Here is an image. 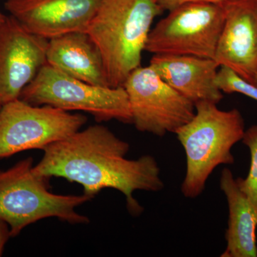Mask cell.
Instances as JSON below:
<instances>
[{
  "label": "cell",
  "mask_w": 257,
  "mask_h": 257,
  "mask_svg": "<svg viewBox=\"0 0 257 257\" xmlns=\"http://www.w3.org/2000/svg\"><path fill=\"white\" fill-rule=\"evenodd\" d=\"M47 63L74 79L111 87L100 50L87 32H70L49 40Z\"/></svg>",
  "instance_id": "13"
},
{
  "label": "cell",
  "mask_w": 257,
  "mask_h": 257,
  "mask_svg": "<svg viewBox=\"0 0 257 257\" xmlns=\"http://www.w3.org/2000/svg\"><path fill=\"white\" fill-rule=\"evenodd\" d=\"M150 66L170 87L192 101L218 104L224 95L216 85L219 64L190 55H154Z\"/></svg>",
  "instance_id": "12"
},
{
  "label": "cell",
  "mask_w": 257,
  "mask_h": 257,
  "mask_svg": "<svg viewBox=\"0 0 257 257\" xmlns=\"http://www.w3.org/2000/svg\"><path fill=\"white\" fill-rule=\"evenodd\" d=\"M20 99L32 105L84 111L92 114L98 122L115 119L133 123L127 94L123 86L93 85L69 77L47 63L25 87Z\"/></svg>",
  "instance_id": "5"
},
{
  "label": "cell",
  "mask_w": 257,
  "mask_h": 257,
  "mask_svg": "<svg viewBox=\"0 0 257 257\" xmlns=\"http://www.w3.org/2000/svg\"><path fill=\"white\" fill-rule=\"evenodd\" d=\"M220 188L229 207L226 247L221 257H256V211L236 183L231 171L221 172Z\"/></svg>",
  "instance_id": "14"
},
{
  "label": "cell",
  "mask_w": 257,
  "mask_h": 257,
  "mask_svg": "<svg viewBox=\"0 0 257 257\" xmlns=\"http://www.w3.org/2000/svg\"><path fill=\"white\" fill-rule=\"evenodd\" d=\"M133 124L139 131L163 137L175 133L195 114V104L170 87L150 67H139L123 84Z\"/></svg>",
  "instance_id": "8"
},
{
  "label": "cell",
  "mask_w": 257,
  "mask_h": 257,
  "mask_svg": "<svg viewBox=\"0 0 257 257\" xmlns=\"http://www.w3.org/2000/svg\"><path fill=\"white\" fill-rule=\"evenodd\" d=\"M128 150L130 145L109 128L93 125L45 147L42 160L32 170L49 178L62 177L78 183L91 198L101 189H116L124 194L130 214L138 215L143 208L133 193L159 192L165 184L155 157L127 160Z\"/></svg>",
  "instance_id": "1"
},
{
  "label": "cell",
  "mask_w": 257,
  "mask_h": 257,
  "mask_svg": "<svg viewBox=\"0 0 257 257\" xmlns=\"http://www.w3.org/2000/svg\"><path fill=\"white\" fill-rule=\"evenodd\" d=\"M101 0H7L5 8L25 30L47 40L87 32Z\"/></svg>",
  "instance_id": "11"
},
{
  "label": "cell",
  "mask_w": 257,
  "mask_h": 257,
  "mask_svg": "<svg viewBox=\"0 0 257 257\" xmlns=\"http://www.w3.org/2000/svg\"><path fill=\"white\" fill-rule=\"evenodd\" d=\"M241 141L249 150L251 163L247 177L236 179V183L247 197L257 215V124L245 130Z\"/></svg>",
  "instance_id": "15"
},
{
  "label": "cell",
  "mask_w": 257,
  "mask_h": 257,
  "mask_svg": "<svg viewBox=\"0 0 257 257\" xmlns=\"http://www.w3.org/2000/svg\"><path fill=\"white\" fill-rule=\"evenodd\" d=\"M163 10L155 0H101L87 32L100 50L111 87L141 66L149 34Z\"/></svg>",
  "instance_id": "2"
},
{
  "label": "cell",
  "mask_w": 257,
  "mask_h": 257,
  "mask_svg": "<svg viewBox=\"0 0 257 257\" xmlns=\"http://www.w3.org/2000/svg\"><path fill=\"white\" fill-rule=\"evenodd\" d=\"M168 13L152 29L145 51L214 59L224 24L223 4H188Z\"/></svg>",
  "instance_id": "7"
},
{
  "label": "cell",
  "mask_w": 257,
  "mask_h": 257,
  "mask_svg": "<svg viewBox=\"0 0 257 257\" xmlns=\"http://www.w3.org/2000/svg\"><path fill=\"white\" fill-rule=\"evenodd\" d=\"M215 82L222 93H240L257 101V86L245 80L229 67L221 66Z\"/></svg>",
  "instance_id": "16"
},
{
  "label": "cell",
  "mask_w": 257,
  "mask_h": 257,
  "mask_svg": "<svg viewBox=\"0 0 257 257\" xmlns=\"http://www.w3.org/2000/svg\"><path fill=\"white\" fill-rule=\"evenodd\" d=\"M87 116L49 105L35 106L22 99L0 107V159L19 152L42 150L77 133Z\"/></svg>",
  "instance_id": "6"
},
{
  "label": "cell",
  "mask_w": 257,
  "mask_h": 257,
  "mask_svg": "<svg viewBox=\"0 0 257 257\" xmlns=\"http://www.w3.org/2000/svg\"><path fill=\"white\" fill-rule=\"evenodd\" d=\"M32 157L20 161L8 170H0V219L9 225L11 237H16L29 225L55 217L71 224H86L87 216L76 208L92 198L61 195L51 192L49 177L32 170Z\"/></svg>",
  "instance_id": "4"
},
{
  "label": "cell",
  "mask_w": 257,
  "mask_h": 257,
  "mask_svg": "<svg viewBox=\"0 0 257 257\" xmlns=\"http://www.w3.org/2000/svg\"><path fill=\"white\" fill-rule=\"evenodd\" d=\"M214 60L257 86V0H226Z\"/></svg>",
  "instance_id": "10"
},
{
  "label": "cell",
  "mask_w": 257,
  "mask_h": 257,
  "mask_svg": "<svg viewBox=\"0 0 257 257\" xmlns=\"http://www.w3.org/2000/svg\"><path fill=\"white\" fill-rule=\"evenodd\" d=\"M11 238L9 225L5 221L0 219V256L3 255L5 245Z\"/></svg>",
  "instance_id": "18"
},
{
  "label": "cell",
  "mask_w": 257,
  "mask_h": 257,
  "mask_svg": "<svg viewBox=\"0 0 257 257\" xmlns=\"http://www.w3.org/2000/svg\"><path fill=\"white\" fill-rule=\"evenodd\" d=\"M244 133V120L237 109L224 111L210 101L196 103L192 119L175 133L187 157L184 197H197L216 167L234 164L231 149Z\"/></svg>",
  "instance_id": "3"
},
{
  "label": "cell",
  "mask_w": 257,
  "mask_h": 257,
  "mask_svg": "<svg viewBox=\"0 0 257 257\" xmlns=\"http://www.w3.org/2000/svg\"><path fill=\"white\" fill-rule=\"evenodd\" d=\"M226 0H155L163 11L170 12L182 5L188 4L222 5Z\"/></svg>",
  "instance_id": "17"
},
{
  "label": "cell",
  "mask_w": 257,
  "mask_h": 257,
  "mask_svg": "<svg viewBox=\"0 0 257 257\" xmlns=\"http://www.w3.org/2000/svg\"><path fill=\"white\" fill-rule=\"evenodd\" d=\"M5 18H6V15H3V13H1V11H0V23H3L5 20Z\"/></svg>",
  "instance_id": "19"
},
{
  "label": "cell",
  "mask_w": 257,
  "mask_h": 257,
  "mask_svg": "<svg viewBox=\"0 0 257 257\" xmlns=\"http://www.w3.org/2000/svg\"><path fill=\"white\" fill-rule=\"evenodd\" d=\"M48 42L25 30L11 15L0 23V107L20 99L47 63Z\"/></svg>",
  "instance_id": "9"
}]
</instances>
